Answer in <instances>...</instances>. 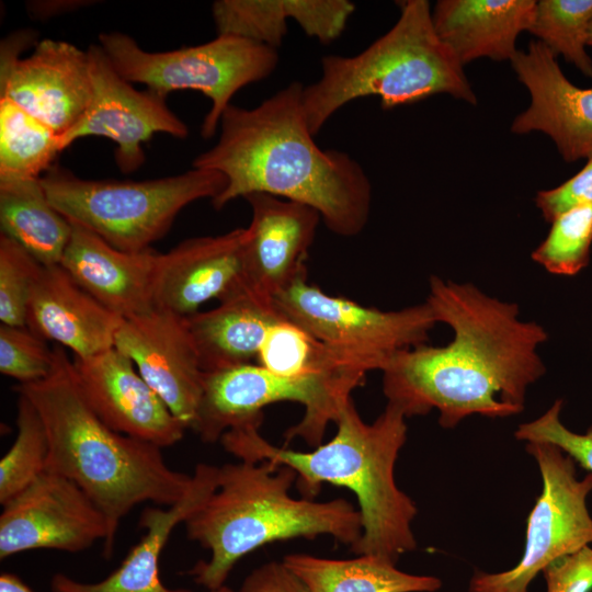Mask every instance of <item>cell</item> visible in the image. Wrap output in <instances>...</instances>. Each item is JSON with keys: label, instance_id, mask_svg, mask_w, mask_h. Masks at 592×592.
<instances>
[{"label": "cell", "instance_id": "cell-4", "mask_svg": "<svg viewBox=\"0 0 592 592\" xmlns=\"http://www.w3.org/2000/svg\"><path fill=\"white\" fill-rule=\"evenodd\" d=\"M54 348L49 376L14 390L31 400L44 422L46 470L73 481L104 514L109 537L103 554L110 558L123 517L147 501L173 505L187 492L192 475L172 469L159 446L110 428L83 396L66 349Z\"/></svg>", "mask_w": 592, "mask_h": 592}, {"label": "cell", "instance_id": "cell-29", "mask_svg": "<svg viewBox=\"0 0 592 592\" xmlns=\"http://www.w3.org/2000/svg\"><path fill=\"white\" fill-rule=\"evenodd\" d=\"M257 360L273 374L297 378L338 372L366 375L304 329L282 320L266 333Z\"/></svg>", "mask_w": 592, "mask_h": 592}, {"label": "cell", "instance_id": "cell-9", "mask_svg": "<svg viewBox=\"0 0 592 592\" xmlns=\"http://www.w3.org/2000/svg\"><path fill=\"white\" fill-rule=\"evenodd\" d=\"M365 376L352 372L307 377H284L259 364H243L205 373L203 391L191 429L205 443L220 441L230 429L263 422V409L281 401L304 406L303 418L284 434L287 442L301 439L309 446L322 443L351 392Z\"/></svg>", "mask_w": 592, "mask_h": 592}, {"label": "cell", "instance_id": "cell-10", "mask_svg": "<svg viewBox=\"0 0 592 592\" xmlns=\"http://www.w3.org/2000/svg\"><path fill=\"white\" fill-rule=\"evenodd\" d=\"M281 316L367 374L383 371L395 354L426 344L437 323L424 301L398 310L365 307L327 294L307 275L273 297Z\"/></svg>", "mask_w": 592, "mask_h": 592}, {"label": "cell", "instance_id": "cell-7", "mask_svg": "<svg viewBox=\"0 0 592 592\" xmlns=\"http://www.w3.org/2000/svg\"><path fill=\"white\" fill-rule=\"evenodd\" d=\"M41 181L50 203L66 218L127 252L151 249L182 209L198 200H214L226 185L221 173L195 168L133 181L83 179L56 163Z\"/></svg>", "mask_w": 592, "mask_h": 592}, {"label": "cell", "instance_id": "cell-27", "mask_svg": "<svg viewBox=\"0 0 592 592\" xmlns=\"http://www.w3.org/2000/svg\"><path fill=\"white\" fill-rule=\"evenodd\" d=\"M282 561L308 592H435L442 585L436 577L401 571L395 562L372 555L328 559L289 554Z\"/></svg>", "mask_w": 592, "mask_h": 592}, {"label": "cell", "instance_id": "cell-33", "mask_svg": "<svg viewBox=\"0 0 592 592\" xmlns=\"http://www.w3.org/2000/svg\"><path fill=\"white\" fill-rule=\"evenodd\" d=\"M42 266L21 246L0 234L1 323L26 326L31 291Z\"/></svg>", "mask_w": 592, "mask_h": 592}, {"label": "cell", "instance_id": "cell-3", "mask_svg": "<svg viewBox=\"0 0 592 592\" xmlns=\"http://www.w3.org/2000/svg\"><path fill=\"white\" fill-rule=\"evenodd\" d=\"M406 419L400 408L387 402L378 418L366 423L350 398L334 421V436L310 452L273 445L262 436L258 423L228 430L220 443L240 460L292 468L306 499L317 496L325 482L351 490L363 527L352 551L396 563L417 547L411 527L417 506L395 480L396 460L407 440Z\"/></svg>", "mask_w": 592, "mask_h": 592}, {"label": "cell", "instance_id": "cell-38", "mask_svg": "<svg viewBox=\"0 0 592 592\" xmlns=\"http://www.w3.org/2000/svg\"><path fill=\"white\" fill-rule=\"evenodd\" d=\"M237 592H308L283 561H270L252 570Z\"/></svg>", "mask_w": 592, "mask_h": 592}, {"label": "cell", "instance_id": "cell-14", "mask_svg": "<svg viewBox=\"0 0 592 592\" xmlns=\"http://www.w3.org/2000/svg\"><path fill=\"white\" fill-rule=\"evenodd\" d=\"M0 558L34 549L79 553L109 537L104 514L73 481L45 471L2 505Z\"/></svg>", "mask_w": 592, "mask_h": 592}, {"label": "cell", "instance_id": "cell-37", "mask_svg": "<svg viewBox=\"0 0 592 592\" xmlns=\"http://www.w3.org/2000/svg\"><path fill=\"white\" fill-rule=\"evenodd\" d=\"M546 592H590L592 589V547L565 556L543 570Z\"/></svg>", "mask_w": 592, "mask_h": 592}, {"label": "cell", "instance_id": "cell-40", "mask_svg": "<svg viewBox=\"0 0 592 592\" xmlns=\"http://www.w3.org/2000/svg\"><path fill=\"white\" fill-rule=\"evenodd\" d=\"M587 44L592 46V21L590 23L589 30H588V39Z\"/></svg>", "mask_w": 592, "mask_h": 592}, {"label": "cell", "instance_id": "cell-1", "mask_svg": "<svg viewBox=\"0 0 592 592\" xmlns=\"http://www.w3.org/2000/svg\"><path fill=\"white\" fill-rule=\"evenodd\" d=\"M425 303L453 339L395 354L382 371L388 402L407 418L435 409L444 429L471 414L496 419L522 412L528 387L546 371L538 352L548 338L544 327L523 320L515 303L440 276L430 277Z\"/></svg>", "mask_w": 592, "mask_h": 592}, {"label": "cell", "instance_id": "cell-41", "mask_svg": "<svg viewBox=\"0 0 592 592\" xmlns=\"http://www.w3.org/2000/svg\"><path fill=\"white\" fill-rule=\"evenodd\" d=\"M208 592H235L232 591L230 588H228L227 585H224L219 589H216V590H212V591H208Z\"/></svg>", "mask_w": 592, "mask_h": 592}, {"label": "cell", "instance_id": "cell-12", "mask_svg": "<svg viewBox=\"0 0 592 592\" xmlns=\"http://www.w3.org/2000/svg\"><path fill=\"white\" fill-rule=\"evenodd\" d=\"M33 31L14 32L1 41L0 98L8 99L45 124L59 138L83 116L92 96L88 50L45 38L31 55L22 52Z\"/></svg>", "mask_w": 592, "mask_h": 592}, {"label": "cell", "instance_id": "cell-6", "mask_svg": "<svg viewBox=\"0 0 592 592\" xmlns=\"http://www.w3.org/2000/svg\"><path fill=\"white\" fill-rule=\"evenodd\" d=\"M396 24L354 56L321 58V76L304 86L301 103L316 136L345 104L377 95L384 110L439 93L477 103L463 65L435 32L426 0L400 2Z\"/></svg>", "mask_w": 592, "mask_h": 592}, {"label": "cell", "instance_id": "cell-15", "mask_svg": "<svg viewBox=\"0 0 592 592\" xmlns=\"http://www.w3.org/2000/svg\"><path fill=\"white\" fill-rule=\"evenodd\" d=\"M114 348L133 361L174 417L191 429L205 373L186 318L152 308L124 319Z\"/></svg>", "mask_w": 592, "mask_h": 592}, {"label": "cell", "instance_id": "cell-19", "mask_svg": "<svg viewBox=\"0 0 592 592\" xmlns=\"http://www.w3.org/2000/svg\"><path fill=\"white\" fill-rule=\"evenodd\" d=\"M246 228L217 236L186 239L158 253L153 308L190 317L205 303L223 299L242 284V250Z\"/></svg>", "mask_w": 592, "mask_h": 592}, {"label": "cell", "instance_id": "cell-36", "mask_svg": "<svg viewBox=\"0 0 592 592\" xmlns=\"http://www.w3.org/2000/svg\"><path fill=\"white\" fill-rule=\"evenodd\" d=\"M585 166L557 187L539 191L535 204L546 221L551 223L562 213L592 202V152Z\"/></svg>", "mask_w": 592, "mask_h": 592}, {"label": "cell", "instance_id": "cell-32", "mask_svg": "<svg viewBox=\"0 0 592 592\" xmlns=\"http://www.w3.org/2000/svg\"><path fill=\"white\" fill-rule=\"evenodd\" d=\"M550 224L547 237L532 252V259L551 274L576 275L590 260L592 202L562 213Z\"/></svg>", "mask_w": 592, "mask_h": 592}, {"label": "cell", "instance_id": "cell-18", "mask_svg": "<svg viewBox=\"0 0 592 592\" xmlns=\"http://www.w3.org/2000/svg\"><path fill=\"white\" fill-rule=\"evenodd\" d=\"M517 79L531 94L530 106L511 126L515 134L543 132L572 163L592 152V88L581 89L561 71L556 56L539 41L511 60Z\"/></svg>", "mask_w": 592, "mask_h": 592}, {"label": "cell", "instance_id": "cell-23", "mask_svg": "<svg viewBox=\"0 0 592 592\" xmlns=\"http://www.w3.org/2000/svg\"><path fill=\"white\" fill-rule=\"evenodd\" d=\"M534 0H440L432 11L439 37L464 66L475 59L512 60L528 31Z\"/></svg>", "mask_w": 592, "mask_h": 592}, {"label": "cell", "instance_id": "cell-30", "mask_svg": "<svg viewBox=\"0 0 592 592\" xmlns=\"http://www.w3.org/2000/svg\"><path fill=\"white\" fill-rule=\"evenodd\" d=\"M591 21L592 0H540L528 32L556 57L561 55L592 78V60L585 50Z\"/></svg>", "mask_w": 592, "mask_h": 592}, {"label": "cell", "instance_id": "cell-17", "mask_svg": "<svg viewBox=\"0 0 592 592\" xmlns=\"http://www.w3.org/2000/svg\"><path fill=\"white\" fill-rule=\"evenodd\" d=\"M244 200L251 207V221L242 250V285L273 299L307 275L306 260L321 217L307 205L269 194H250Z\"/></svg>", "mask_w": 592, "mask_h": 592}, {"label": "cell", "instance_id": "cell-35", "mask_svg": "<svg viewBox=\"0 0 592 592\" xmlns=\"http://www.w3.org/2000/svg\"><path fill=\"white\" fill-rule=\"evenodd\" d=\"M561 409L558 399L537 419L520 424L514 435L520 441L554 444L592 474V425L583 434L570 431L560 420Z\"/></svg>", "mask_w": 592, "mask_h": 592}, {"label": "cell", "instance_id": "cell-25", "mask_svg": "<svg viewBox=\"0 0 592 592\" xmlns=\"http://www.w3.org/2000/svg\"><path fill=\"white\" fill-rule=\"evenodd\" d=\"M282 320L273 299L242 284L215 308L186 317L204 373L251 363L267 331Z\"/></svg>", "mask_w": 592, "mask_h": 592}, {"label": "cell", "instance_id": "cell-16", "mask_svg": "<svg viewBox=\"0 0 592 592\" xmlns=\"http://www.w3.org/2000/svg\"><path fill=\"white\" fill-rule=\"evenodd\" d=\"M72 363L88 403L110 428L160 448L183 439L187 428L116 348L87 358L73 357Z\"/></svg>", "mask_w": 592, "mask_h": 592}, {"label": "cell", "instance_id": "cell-26", "mask_svg": "<svg viewBox=\"0 0 592 592\" xmlns=\"http://www.w3.org/2000/svg\"><path fill=\"white\" fill-rule=\"evenodd\" d=\"M1 234L42 265L60 264L72 224L50 203L41 179L0 182Z\"/></svg>", "mask_w": 592, "mask_h": 592}, {"label": "cell", "instance_id": "cell-13", "mask_svg": "<svg viewBox=\"0 0 592 592\" xmlns=\"http://www.w3.org/2000/svg\"><path fill=\"white\" fill-rule=\"evenodd\" d=\"M87 50L92 96L80 121L59 138L61 151L79 138L105 137L115 144L119 170L130 173L144 164L143 145L156 133L187 137V125L170 110L166 95L134 88L116 71L99 44Z\"/></svg>", "mask_w": 592, "mask_h": 592}, {"label": "cell", "instance_id": "cell-5", "mask_svg": "<svg viewBox=\"0 0 592 592\" xmlns=\"http://www.w3.org/2000/svg\"><path fill=\"white\" fill-rule=\"evenodd\" d=\"M297 474L269 463L224 464L214 492L185 520L186 535L210 551L191 570L208 591L219 589L236 563L259 547L320 535L354 546L362 535L358 509L345 499L314 501L289 494Z\"/></svg>", "mask_w": 592, "mask_h": 592}, {"label": "cell", "instance_id": "cell-28", "mask_svg": "<svg viewBox=\"0 0 592 592\" xmlns=\"http://www.w3.org/2000/svg\"><path fill=\"white\" fill-rule=\"evenodd\" d=\"M61 152L59 136L0 98V182L41 179Z\"/></svg>", "mask_w": 592, "mask_h": 592}, {"label": "cell", "instance_id": "cell-20", "mask_svg": "<svg viewBox=\"0 0 592 592\" xmlns=\"http://www.w3.org/2000/svg\"><path fill=\"white\" fill-rule=\"evenodd\" d=\"M60 265H43L33 284L26 326L46 341L87 358L114 348L123 323Z\"/></svg>", "mask_w": 592, "mask_h": 592}, {"label": "cell", "instance_id": "cell-39", "mask_svg": "<svg viewBox=\"0 0 592 592\" xmlns=\"http://www.w3.org/2000/svg\"><path fill=\"white\" fill-rule=\"evenodd\" d=\"M0 592H35L20 577L3 572L0 576Z\"/></svg>", "mask_w": 592, "mask_h": 592}, {"label": "cell", "instance_id": "cell-8", "mask_svg": "<svg viewBox=\"0 0 592 592\" xmlns=\"http://www.w3.org/2000/svg\"><path fill=\"white\" fill-rule=\"evenodd\" d=\"M99 45L116 71L130 83L162 95L194 90L210 101L201 135L214 136L234 95L267 78L277 67V49L246 38L217 35L214 39L167 52H148L129 35L104 32Z\"/></svg>", "mask_w": 592, "mask_h": 592}, {"label": "cell", "instance_id": "cell-24", "mask_svg": "<svg viewBox=\"0 0 592 592\" xmlns=\"http://www.w3.org/2000/svg\"><path fill=\"white\" fill-rule=\"evenodd\" d=\"M355 4L349 0H217V35L246 38L277 49L295 21L307 36L329 44L344 31Z\"/></svg>", "mask_w": 592, "mask_h": 592}, {"label": "cell", "instance_id": "cell-2", "mask_svg": "<svg viewBox=\"0 0 592 592\" xmlns=\"http://www.w3.org/2000/svg\"><path fill=\"white\" fill-rule=\"evenodd\" d=\"M304 84L294 81L252 109L230 104L221 115L216 144L192 168L225 177L215 209L263 193L316 209L326 227L342 237L357 236L371 212L372 186L350 155L323 150L304 114Z\"/></svg>", "mask_w": 592, "mask_h": 592}, {"label": "cell", "instance_id": "cell-11", "mask_svg": "<svg viewBox=\"0 0 592 592\" xmlns=\"http://www.w3.org/2000/svg\"><path fill=\"white\" fill-rule=\"evenodd\" d=\"M543 489L527 519L525 548L515 567L497 573L476 570L468 592H527L532 580L554 561L592 544L587 499L592 474L576 476V462L554 444L526 442Z\"/></svg>", "mask_w": 592, "mask_h": 592}, {"label": "cell", "instance_id": "cell-21", "mask_svg": "<svg viewBox=\"0 0 592 592\" xmlns=\"http://www.w3.org/2000/svg\"><path fill=\"white\" fill-rule=\"evenodd\" d=\"M71 224V238L60 265L79 286L123 319L151 310L159 252L152 248L143 252L123 251L82 225Z\"/></svg>", "mask_w": 592, "mask_h": 592}, {"label": "cell", "instance_id": "cell-34", "mask_svg": "<svg viewBox=\"0 0 592 592\" xmlns=\"http://www.w3.org/2000/svg\"><path fill=\"white\" fill-rule=\"evenodd\" d=\"M55 364V348L27 326H0V372L21 385L41 382Z\"/></svg>", "mask_w": 592, "mask_h": 592}, {"label": "cell", "instance_id": "cell-31", "mask_svg": "<svg viewBox=\"0 0 592 592\" xmlns=\"http://www.w3.org/2000/svg\"><path fill=\"white\" fill-rule=\"evenodd\" d=\"M18 434L0 460V503L7 504L47 469L49 441L37 409L18 394Z\"/></svg>", "mask_w": 592, "mask_h": 592}, {"label": "cell", "instance_id": "cell-22", "mask_svg": "<svg viewBox=\"0 0 592 592\" xmlns=\"http://www.w3.org/2000/svg\"><path fill=\"white\" fill-rule=\"evenodd\" d=\"M218 466L201 463L195 466L192 482L184 497L166 508H146L139 526L146 531L121 565L105 579L80 582L67 574L52 578L53 592H193L166 587L159 577V558L173 530L214 492L217 487Z\"/></svg>", "mask_w": 592, "mask_h": 592}]
</instances>
